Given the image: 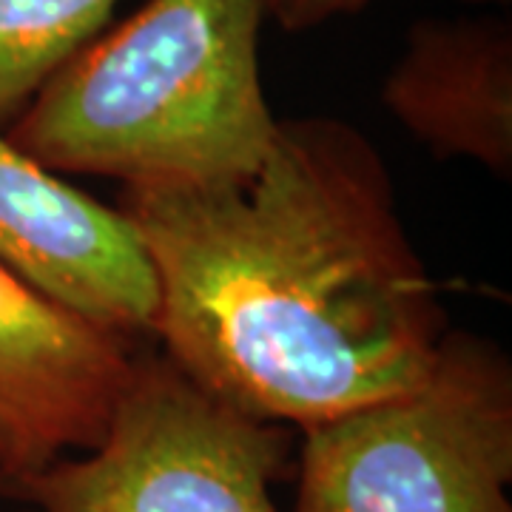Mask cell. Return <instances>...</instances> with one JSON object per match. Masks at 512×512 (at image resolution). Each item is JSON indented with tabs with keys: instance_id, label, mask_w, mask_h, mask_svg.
<instances>
[{
	"instance_id": "1",
	"label": "cell",
	"mask_w": 512,
	"mask_h": 512,
	"mask_svg": "<svg viewBox=\"0 0 512 512\" xmlns=\"http://www.w3.org/2000/svg\"><path fill=\"white\" fill-rule=\"evenodd\" d=\"M157 279L154 336L242 413L311 430L410 390L447 333L379 151L333 117L282 120L239 183L123 185Z\"/></svg>"
},
{
	"instance_id": "2",
	"label": "cell",
	"mask_w": 512,
	"mask_h": 512,
	"mask_svg": "<svg viewBox=\"0 0 512 512\" xmlns=\"http://www.w3.org/2000/svg\"><path fill=\"white\" fill-rule=\"evenodd\" d=\"M265 0H146L40 89L9 140L123 185L239 183L279 120L259 80Z\"/></svg>"
},
{
	"instance_id": "3",
	"label": "cell",
	"mask_w": 512,
	"mask_h": 512,
	"mask_svg": "<svg viewBox=\"0 0 512 512\" xmlns=\"http://www.w3.org/2000/svg\"><path fill=\"white\" fill-rule=\"evenodd\" d=\"M512 365L444 333L410 390L302 430L296 512H512Z\"/></svg>"
},
{
	"instance_id": "4",
	"label": "cell",
	"mask_w": 512,
	"mask_h": 512,
	"mask_svg": "<svg viewBox=\"0 0 512 512\" xmlns=\"http://www.w3.org/2000/svg\"><path fill=\"white\" fill-rule=\"evenodd\" d=\"M285 424L256 419L143 353L97 447L0 484L23 512H279Z\"/></svg>"
},
{
	"instance_id": "5",
	"label": "cell",
	"mask_w": 512,
	"mask_h": 512,
	"mask_svg": "<svg viewBox=\"0 0 512 512\" xmlns=\"http://www.w3.org/2000/svg\"><path fill=\"white\" fill-rule=\"evenodd\" d=\"M137 353L0 265V484L100 444Z\"/></svg>"
},
{
	"instance_id": "6",
	"label": "cell",
	"mask_w": 512,
	"mask_h": 512,
	"mask_svg": "<svg viewBox=\"0 0 512 512\" xmlns=\"http://www.w3.org/2000/svg\"><path fill=\"white\" fill-rule=\"evenodd\" d=\"M0 265L120 336L154 330L157 279L126 217L57 180L0 131Z\"/></svg>"
},
{
	"instance_id": "7",
	"label": "cell",
	"mask_w": 512,
	"mask_h": 512,
	"mask_svg": "<svg viewBox=\"0 0 512 512\" xmlns=\"http://www.w3.org/2000/svg\"><path fill=\"white\" fill-rule=\"evenodd\" d=\"M387 111L439 160L512 171V32L501 20H424L382 89Z\"/></svg>"
},
{
	"instance_id": "8",
	"label": "cell",
	"mask_w": 512,
	"mask_h": 512,
	"mask_svg": "<svg viewBox=\"0 0 512 512\" xmlns=\"http://www.w3.org/2000/svg\"><path fill=\"white\" fill-rule=\"evenodd\" d=\"M120 0H0V126L109 26Z\"/></svg>"
},
{
	"instance_id": "9",
	"label": "cell",
	"mask_w": 512,
	"mask_h": 512,
	"mask_svg": "<svg viewBox=\"0 0 512 512\" xmlns=\"http://www.w3.org/2000/svg\"><path fill=\"white\" fill-rule=\"evenodd\" d=\"M373 0H265V15L285 32H308L333 18L356 15Z\"/></svg>"
}]
</instances>
